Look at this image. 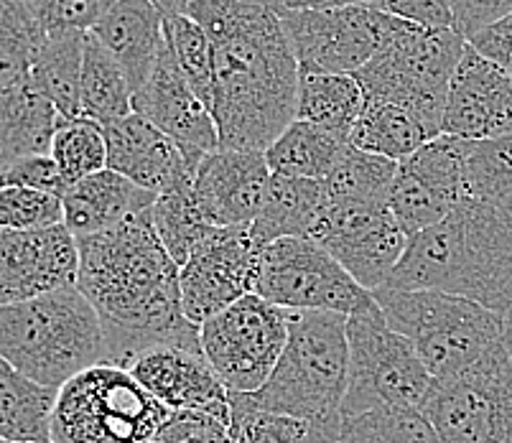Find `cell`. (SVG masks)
I'll return each mask as SVG.
<instances>
[{"mask_svg": "<svg viewBox=\"0 0 512 443\" xmlns=\"http://www.w3.org/2000/svg\"><path fill=\"white\" fill-rule=\"evenodd\" d=\"M62 120L59 110L31 82L0 90V171L31 156H51Z\"/></svg>", "mask_w": 512, "mask_h": 443, "instance_id": "cb8c5ba5", "label": "cell"}, {"mask_svg": "<svg viewBox=\"0 0 512 443\" xmlns=\"http://www.w3.org/2000/svg\"><path fill=\"white\" fill-rule=\"evenodd\" d=\"M133 113L146 118L158 130H164L169 138L189 151L207 156L220 148V135L212 113L192 90L169 44L161 49L153 72L133 95Z\"/></svg>", "mask_w": 512, "mask_h": 443, "instance_id": "ffe728a7", "label": "cell"}, {"mask_svg": "<svg viewBox=\"0 0 512 443\" xmlns=\"http://www.w3.org/2000/svg\"><path fill=\"white\" fill-rule=\"evenodd\" d=\"M128 372L169 410H207L232 418V393L197 349L153 347Z\"/></svg>", "mask_w": 512, "mask_h": 443, "instance_id": "44dd1931", "label": "cell"}, {"mask_svg": "<svg viewBox=\"0 0 512 443\" xmlns=\"http://www.w3.org/2000/svg\"><path fill=\"white\" fill-rule=\"evenodd\" d=\"M502 344L512 354V303L505 309V314H502Z\"/></svg>", "mask_w": 512, "mask_h": 443, "instance_id": "c3c4849f", "label": "cell"}, {"mask_svg": "<svg viewBox=\"0 0 512 443\" xmlns=\"http://www.w3.org/2000/svg\"><path fill=\"white\" fill-rule=\"evenodd\" d=\"M232 436L235 443H334L309 421L255 408L240 393H232Z\"/></svg>", "mask_w": 512, "mask_h": 443, "instance_id": "74e56055", "label": "cell"}, {"mask_svg": "<svg viewBox=\"0 0 512 443\" xmlns=\"http://www.w3.org/2000/svg\"><path fill=\"white\" fill-rule=\"evenodd\" d=\"M62 222V197H54L46 191L21 189V186L0 189V230L31 232L62 225Z\"/></svg>", "mask_w": 512, "mask_h": 443, "instance_id": "ab89813d", "label": "cell"}, {"mask_svg": "<svg viewBox=\"0 0 512 443\" xmlns=\"http://www.w3.org/2000/svg\"><path fill=\"white\" fill-rule=\"evenodd\" d=\"M3 186L46 191V194H54V197H64L69 189L57 161L51 156H31L11 163L6 171H0V189Z\"/></svg>", "mask_w": 512, "mask_h": 443, "instance_id": "ee69618b", "label": "cell"}, {"mask_svg": "<svg viewBox=\"0 0 512 443\" xmlns=\"http://www.w3.org/2000/svg\"><path fill=\"white\" fill-rule=\"evenodd\" d=\"M107 169L151 194L194 184L204 153L189 151L138 113L105 125Z\"/></svg>", "mask_w": 512, "mask_h": 443, "instance_id": "e0dca14e", "label": "cell"}, {"mask_svg": "<svg viewBox=\"0 0 512 443\" xmlns=\"http://www.w3.org/2000/svg\"><path fill=\"white\" fill-rule=\"evenodd\" d=\"M51 158L57 161L69 186L107 169L105 128L90 118H62L51 143Z\"/></svg>", "mask_w": 512, "mask_h": 443, "instance_id": "d590c367", "label": "cell"}, {"mask_svg": "<svg viewBox=\"0 0 512 443\" xmlns=\"http://www.w3.org/2000/svg\"><path fill=\"white\" fill-rule=\"evenodd\" d=\"M169 413L128 370L105 362L59 390L51 443H151Z\"/></svg>", "mask_w": 512, "mask_h": 443, "instance_id": "ba28073f", "label": "cell"}, {"mask_svg": "<svg viewBox=\"0 0 512 443\" xmlns=\"http://www.w3.org/2000/svg\"><path fill=\"white\" fill-rule=\"evenodd\" d=\"M82 115L100 123L102 128L133 115V87L123 67L92 34L85 36Z\"/></svg>", "mask_w": 512, "mask_h": 443, "instance_id": "4dcf8cb0", "label": "cell"}, {"mask_svg": "<svg viewBox=\"0 0 512 443\" xmlns=\"http://www.w3.org/2000/svg\"><path fill=\"white\" fill-rule=\"evenodd\" d=\"M0 357L29 380L62 390L107 362L100 314L77 286L0 306Z\"/></svg>", "mask_w": 512, "mask_h": 443, "instance_id": "277c9868", "label": "cell"}, {"mask_svg": "<svg viewBox=\"0 0 512 443\" xmlns=\"http://www.w3.org/2000/svg\"><path fill=\"white\" fill-rule=\"evenodd\" d=\"M85 36L87 34L49 36L29 74L31 87L57 107L62 118H82Z\"/></svg>", "mask_w": 512, "mask_h": 443, "instance_id": "f546056e", "label": "cell"}, {"mask_svg": "<svg viewBox=\"0 0 512 443\" xmlns=\"http://www.w3.org/2000/svg\"><path fill=\"white\" fill-rule=\"evenodd\" d=\"M512 354L505 344L451 380H436L423 405L439 443H512Z\"/></svg>", "mask_w": 512, "mask_h": 443, "instance_id": "7c38bea8", "label": "cell"}, {"mask_svg": "<svg viewBox=\"0 0 512 443\" xmlns=\"http://www.w3.org/2000/svg\"><path fill=\"white\" fill-rule=\"evenodd\" d=\"M398 163L390 158L375 156L349 143L344 156L332 169V174L321 181L327 191L329 204H365V207H383L390 202Z\"/></svg>", "mask_w": 512, "mask_h": 443, "instance_id": "1f68e13d", "label": "cell"}, {"mask_svg": "<svg viewBox=\"0 0 512 443\" xmlns=\"http://www.w3.org/2000/svg\"><path fill=\"white\" fill-rule=\"evenodd\" d=\"M467 44L456 29H431L390 16L377 54L352 77L365 100L408 105L444 125L451 77Z\"/></svg>", "mask_w": 512, "mask_h": 443, "instance_id": "52a82bcc", "label": "cell"}, {"mask_svg": "<svg viewBox=\"0 0 512 443\" xmlns=\"http://www.w3.org/2000/svg\"><path fill=\"white\" fill-rule=\"evenodd\" d=\"M0 443H21V441H6V438H0ZM36 443H51V441H36Z\"/></svg>", "mask_w": 512, "mask_h": 443, "instance_id": "f907efd6", "label": "cell"}, {"mask_svg": "<svg viewBox=\"0 0 512 443\" xmlns=\"http://www.w3.org/2000/svg\"><path fill=\"white\" fill-rule=\"evenodd\" d=\"M383 319L416 347L434 380L472 370L502 347V316L477 301L441 291H372Z\"/></svg>", "mask_w": 512, "mask_h": 443, "instance_id": "8992f818", "label": "cell"}, {"mask_svg": "<svg viewBox=\"0 0 512 443\" xmlns=\"http://www.w3.org/2000/svg\"><path fill=\"white\" fill-rule=\"evenodd\" d=\"M454 29L472 41L495 23L512 16V0H451Z\"/></svg>", "mask_w": 512, "mask_h": 443, "instance_id": "f6af8a7d", "label": "cell"}, {"mask_svg": "<svg viewBox=\"0 0 512 443\" xmlns=\"http://www.w3.org/2000/svg\"><path fill=\"white\" fill-rule=\"evenodd\" d=\"M77 273V237L64 222L31 232L0 230V306L77 286Z\"/></svg>", "mask_w": 512, "mask_h": 443, "instance_id": "2e32d148", "label": "cell"}, {"mask_svg": "<svg viewBox=\"0 0 512 443\" xmlns=\"http://www.w3.org/2000/svg\"><path fill=\"white\" fill-rule=\"evenodd\" d=\"M250 3H258V6L273 8L276 13H281L286 8V0H250Z\"/></svg>", "mask_w": 512, "mask_h": 443, "instance_id": "681fc988", "label": "cell"}, {"mask_svg": "<svg viewBox=\"0 0 512 443\" xmlns=\"http://www.w3.org/2000/svg\"><path fill=\"white\" fill-rule=\"evenodd\" d=\"M347 342L349 377L342 418H355L375 408L423 410L436 380L416 347L390 329L380 306L349 316Z\"/></svg>", "mask_w": 512, "mask_h": 443, "instance_id": "9c48e42d", "label": "cell"}, {"mask_svg": "<svg viewBox=\"0 0 512 443\" xmlns=\"http://www.w3.org/2000/svg\"><path fill=\"white\" fill-rule=\"evenodd\" d=\"M46 39L29 0H0V90L29 79Z\"/></svg>", "mask_w": 512, "mask_h": 443, "instance_id": "d6a6232c", "label": "cell"}, {"mask_svg": "<svg viewBox=\"0 0 512 443\" xmlns=\"http://www.w3.org/2000/svg\"><path fill=\"white\" fill-rule=\"evenodd\" d=\"M273 171L258 151L207 153L194 176V191L212 227H250L260 214Z\"/></svg>", "mask_w": 512, "mask_h": 443, "instance_id": "d6986e66", "label": "cell"}, {"mask_svg": "<svg viewBox=\"0 0 512 443\" xmlns=\"http://www.w3.org/2000/svg\"><path fill=\"white\" fill-rule=\"evenodd\" d=\"M164 34L179 69L189 79V85L197 92L199 100L212 113V41H209V36L186 13L166 16Z\"/></svg>", "mask_w": 512, "mask_h": 443, "instance_id": "f35d334b", "label": "cell"}, {"mask_svg": "<svg viewBox=\"0 0 512 443\" xmlns=\"http://www.w3.org/2000/svg\"><path fill=\"white\" fill-rule=\"evenodd\" d=\"M324 209H327V191L321 181L273 174L263 209L250 225V237L260 250L286 237L311 240Z\"/></svg>", "mask_w": 512, "mask_h": 443, "instance_id": "d4e9b609", "label": "cell"}, {"mask_svg": "<svg viewBox=\"0 0 512 443\" xmlns=\"http://www.w3.org/2000/svg\"><path fill=\"white\" fill-rule=\"evenodd\" d=\"M510 367H512V359H510Z\"/></svg>", "mask_w": 512, "mask_h": 443, "instance_id": "816d5d0a", "label": "cell"}, {"mask_svg": "<svg viewBox=\"0 0 512 443\" xmlns=\"http://www.w3.org/2000/svg\"><path fill=\"white\" fill-rule=\"evenodd\" d=\"M372 8L403 21L431 26V29H454L451 0H286L283 11L296 8Z\"/></svg>", "mask_w": 512, "mask_h": 443, "instance_id": "60d3db41", "label": "cell"}, {"mask_svg": "<svg viewBox=\"0 0 512 443\" xmlns=\"http://www.w3.org/2000/svg\"><path fill=\"white\" fill-rule=\"evenodd\" d=\"M151 443H235L232 418L207 410H171Z\"/></svg>", "mask_w": 512, "mask_h": 443, "instance_id": "7bdbcfd3", "label": "cell"}, {"mask_svg": "<svg viewBox=\"0 0 512 443\" xmlns=\"http://www.w3.org/2000/svg\"><path fill=\"white\" fill-rule=\"evenodd\" d=\"M337 443H439L423 410L375 408L344 418Z\"/></svg>", "mask_w": 512, "mask_h": 443, "instance_id": "8d00e7d4", "label": "cell"}, {"mask_svg": "<svg viewBox=\"0 0 512 443\" xmlns=\"http://www.w3.org/2000/svg\"><path fill=\"white\" fill-rule=\"evenodd\" d=\"M258 268L260 247L250 237V227H214L179 268L186 319L202 326L255 293Z\"/></svg>", "mask_w": 512, "mask_h": 443, "instance_id": "5bb4252c", "label": "cell"}, {"mask_svg": "<svg viewBox=\"0 0 512 443\" xmlns=\"http://www.w3.org/2000/svg\"><path fill=\"white\" fill-rule=\"evenodd\" d=\"M304 72L357 74L380 49L388 13L372 8H296L278 13Z\"/></svg>", "mask_w": 512, "mask_h": 443, "instance_id": "4fadbf2b", "label": "cell"}, {"mask_svg": "<svg viewBox=\"0 0 512 443\" xmlns=\"http://www.w3.org/2000/svg\"><path fill=\"white\" fill-rule=\"evenodd\" d=\"M164 16H179V13H186V6H189V0H153Z\"/></svg>", "mask_w": 512, "mask_h": 443, "instance_id": "7dc6e473", "label": "cell"}, {"mask_svg": "<svg viewBox=\"0 0 512 443\" xmlns=\"http://www.w3.org/2000/svg\"><path fill=\"white\" fill-rule=\"evenodd\" d=\"M164 21L166 16L153 0H115L90 31L123 67L133 95L141 90L166 46Z\"/></svg>", "mask_w": 512, "mask_h": 443, "instance_id": "7402d4cb", "label": "cell"}, {"mask_svg": "<svg viewBox=\"0 0 512 443\" xmlns=\"http://www.w3.org/2000/svg\"><path fill=\"white\" fill-rule=\"evenodd\" d=\"M441 133L462 141L512 138V77L472 44L451 77Z\"/></svg>", "mask_w": 512, "mask_h": 443, "instance_id": "ac0fdd59", "label": "cell"}, {"mask_svg": "<svg viewBox=\"0 0 512 443\" xmlns=\"http://www.w3.org/2000/svg\"><path fill=\"white\" fill-rule=\"evenodd\" d=\"M255 293L283 311L360 316L377 303L367 288L314 240L286 237L260 250Z\"/></svg>", "mask_w": 512, "mask_h": 443, "instance_id": "30bf717a", "label": "cell"}, {"mask_svg": "<svg viewBox=\"0 0 512 443\" xmlns=\"http://www.w3.org/2000/svg\"><path fill=\"white\" fill-rule=\"evenodd\" d=\"M202 354L230 393L253 395L271 380L288 342V311L258 293L240 298L199 329Z\"/></svg>", "mask_w": 512, "mask_h": 443, "instance_id": "8fae6325", "label": "cell"}, {"mask_svg": "<svg viewBox=\"0 0 512 443\" xmlns=\"http://www.w3.org/2000/svg\"><path fill=\"white\" fill-rule=\"evenodd\" d=\"M510 214H512V209H510Z\"/></svg>", "mask_w": 512, "mask_h": 443, "instance_id": "f5cc1de1", "label": "cell"}, {"mask_svg": "<svg viewBox=\"0 0 512 443\" xmlns=\"http://www.w3.org/2000/svg\"><path fill=\"white\" fill-rule=\"evenodd\" d=\"M77 288L102 319L107 362L128 370L153 347L202 352L199 329L181 309L179 265L151 225V212L97 235L77 237Z\"/></svg>", "mask_w": 512, "mask_h": 443, "instance_id": "7a4b0ae2", "label": "cell"}, {"mask_svg": "<svg viewBox=\"0 0 512 443\" xmlns=\"http://www.w3.org/2000/svg\"><path fill=\"white\" fill-rule=\"evenodd\" d=\"M347 321L327 311H288L286 349L250 403L309 421L337 443L349 377Z\"/></svg>", "mask_w": 512, "mask_h": 443, "instance_id": "5b68a950", "label": "cell"}, {"mask_svg": "<svg viewBox=\"0 0 512 443\" xmlns=\"http://www.w3.org/2000/svg\"><path fill=\"white\" fill-rule=\"evenodd\" d=\"M347 148L349 141H342L329 130H321L304 120H293L265 151V161L278 176L324 181Z\"/></svg>", "mask_w": 512, "mask_h": 443, "instance_id": "f1b7e54d", "label": "cell"}, {"mask_svg": "<svg viewBox=\"0 0 512 443\" xmlns=\"http://www.w3.org/2000/svg\"><path fill=\"white\" fill-rule=\"evenodd\" d=\"M441 135V123L408 105L385 100H365L360 120L349 143L360 151L400 163Z\"/></svg>", "mask_w": 512, "mask_h": 443, "instance_id": "484cf974", "label": "cell"}, {"mask_svg": "<svg viewBox=\"0 0 512 443\" xmlns=\"http://www.w3.org/2000/svg\"><path fill=\"white\" fill-rule=\"evenodd\" d=\"M362 110H365V92L352 74L301 69L296 120H304L316 128L329 130L342 141H349Z\"/></svg>", "mask_w": 512, "mask_h": 443, "instance_id": "4316f807", "label": "cell"}, {"mask_svg": "<svg viewBox=\"0 0 512 443\" xmlns=\"http://www.w3.org/2000/svg\"><path fill=\"white\" fill-rule=\"evenodd\" d=\"M115 0H29L49 36L90 34Z\"/></svg>", "mask_w": 512, "mask_h": 443, "instance_id": "b9f144b4", "label": "cell"}, {"mask_svg": "<svg viewBox=\"0 0 512 443\" xmlns=\"http://www.w3.org/2000/svg\"><path fill=\"white\" fill-rule=\"evenodd\" d=\"M469 44L512 77V16L477 34Z\"/></svg>", "mask_w": 512, "mask_h": 443, "instance_id": "bcb514c9", "label": "cell"}, {"mask_svg": "<svg viewBox=\"0 0 512 443\" xmlns=\"http://www.w3.org/2000/svg\"><path fill=\"white\" fill-rule=\"evenodd\" d=\"M153 204L156 194L105 169L69 186L62 197L64 225L74 237L97 235L146 217Z\"/></svg>", "mask_w": 512, "mask_h": 443, "instance_id": "603a6c76", "label": "cell"}, {"mask_svg": "<svg viewBox=\"0 0 512 443\" xmlns=\"http://www.w3.org/2000/svg\"><path fill=\"white\" fill-rule=\"evenodd\" d=\"M212 41V118L222 151L265 153L296 120L301 67L281 16L250 0H189Z\"/></svg>", "mask_w": 512, "mask_h": 443, "instance_id": "6da1fadb", "label": "cell"}, {"mask_svg": "<svg viewBox=\"0 0 512 443\" xmlns=\"http://www.w3.org/2000/svg\"><path fill=\"white\" fill-rule=\"evenodd\" d=\"M59 390L39 385L0 357V438L51 441V413Z\"/></svg>", "mask_w": 512, "mask_h": 443, "instance_id": "83f0119b", "label": "cell"}, {"mask_svg": "<svg viewBox=\"0 0 512 443\" xmlns=\"http://www.w3.org/2000/svg\"><path fill=\"white\" fill-rule=\"evenodd\" d=\"M151 225L179 268L197 250L199 242L214 230L199 209L194 184L158 194L156 204L151 207Z\"/></svg>", "mask_w": 512, "mask_h": 443, "instance_id": "836d02e7", "label": "cell"}, {"mask_svg": "<svg viewBox=\"0 0 512 443\" xmlns=\"http://www.w3.org/2000/svg\"><path fill=\"white\" fill-rule=\"evenodd\" d=\"M311 240L321 245L362 288L377 291L398 268L411 237L400 230L390 204H329Z\"/></svg>", "mask_w": 512, "mask_h": 443, "instance_id": "9a60e30c", "label": "cell"}, {"mask_svg": "<svg viewBox=\"0 0 512 443\" xmlns=\"http://www.w3.org/2000/svg\"><path fill=\"white\" fill-rule=\"evenodd\" d=\"M464 189L469 202L512 209V138L467 141Z\"/></svg>", "mask_w": 512, "mask_h": 443, "instance_id": "e575fe53", "label": "cell"}, {"mask_svg": "<svg viewBox=\"0 0 512 443\" xmlns=\"http://www.w3.org/2000/svg\"><path fill=\"white\" fill-rule=\"evenodd\" d=\"M383 288L451 293L502 316L512 303V214L462 202L408 240Z\"/></svg>", "mask_w": 512, "mask_h": 443, "instance_id": "3957f363", "label": "cell"}]
</instances>
